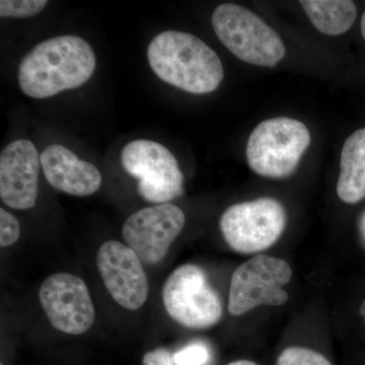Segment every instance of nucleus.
I'll return each mask as SVG.
<instances>
[{"instance_id": "f257e3e1", "label": "nucleus", "mask_w": 365, "mask_h": 365, "mask_svg": "<svg viewBox=\"0 0 365 365\" xmlns=\"http://www.w3.org/2000/svg\"><path fill=\"white\" fill-rule=\"evenodd\" d=\"M91 46L78 36H58L36 45L19 67L21 90L46 98L86 83L96 68Z\"/></svg>"}, {"instance_id": "6ab92c4d", "label": "nucleus", "mask_w": 365, "mask_h": 365, "mask_svg": "<svg viewBox=\"0 0 365 365\" xmlns=\"http://www.w3.org/2000/svg\"><path fill=\"white\" fill-rule=\"evenodd\" d=\"M21 235L20 222L9 211L0 209V246L1 248L11 246Z\"/></svg>"}, {"instance_id": "6e6552de", "label": "nucleus", "mask_w": 365, "mask_h": 365, "mask_svg": "<svg viewBox=\"0 0 365 365\" xmlns=\"http://www.w3.org/2000/svg\"><path fill=\"white\" fill-rule=\"evenodd\" d=\"M121 163L130 176L138 179V192L148 202L165 204L182 195L184 177L176 158L162 144L146 139L124 146Z\"/></svg>"}, {"instance_id": "0eeeda50", "label": "nucleus", "mask_w": 365, "mask_h": 365, "mask_svg": "<svg viewBox=\"0 0 365 365\" xmlns=\"http://www.w3.org/2000/svg\"><path fill=\"white\" fill-rule=\"evenodd\" d=\"M287 227L284 206L273 198L235 204L220 218L228 246L237 253L258 254L272 247Z\"/></svg>"}, {"instance_id": "ddd939ff", "label": "nucleus", "mask_w": 365, "mask_h": 365, "mask_svg": "<svg viewBox=\"0 0 365 365\" xmlns=\"http://www.w3.org/2000/svg\"><path fill=\"white\" fill-rule=\"evenodd\" d=\"M40 160L49 184L69 195L90 196L102 185V175L95 165L81 160L60 144L47 146Z\"/></svg>"}, {"instance_id": "39448f33", "label": "nucleus", "mask_w": 365, "mask_h": 365, "mask_svg": "<svg viewBox=\"0 0 365 365\" xmlns=\"http://www.w3.org/2000/svg\"><path fill=\"white\" fill-rule=\"evenodd\" d=\"M163 302L170 318L185 328H211L222 317L220 295L203 269L194 264H185L170 274L163 285Z\"/></svg>"}, {"instance_id": "412c9836", "label": "nucleus", "mask_w": 365, "mask_h": 365, "mask_svg": "<svg viewBox=\"0 0 365 365\" xmlns=\"http://www.w3.org/2000/svg\"><path fill=\"white\" fill-rule=\"evenodd\" d=\"M227 365H258L255 364V362L251 361V360L241 359V360H235V361L230 362Z\"/></svg>"}, {"instance_id": "b1692460", "label": "nucleus", "mask_w": 365, "mask_h": 365, "mask_svg": "<svg viewBox=\"0 0 365 365\" xmlns=\"http://www.w3.org/2000/svg\"><path fill=\"white\" fill-rule=\"evenodd\" d=\"M361 232H362V235H364V242H365V215H364V218H362Z\"/></svg>"}, {"instance_id": "4be33fe9", "label": "nucleus", "mask_w": 365, "mask_h": 365, "mask_svg": "<svg viewBox=\"0 0 365 365\" xmlns=\"http://www.w3.org/2000/svg\"><path fill=\"white\" fill-rule=\"evenodd\" d=\"M361 34L362 37H364V39L365 40V11L364 14H362L361 19Z\"/></svg>"}, {"instance_id": "7ed1b4c3", "label": "nucleus", "mask_w": 365, "mask_h": 365, "mask_svg": "<svg viewBox=\"0 0 365 365\" xmlns=\"http://www.w3.org/2000/svg\"><path fill=\"white\" fill-rule=\"evenodd\" d=\"M212 26L220 42L242 61L274 67L284 58L279 35L246 7L220 4L212 14Z\"/></svg>"}, {"instance_id": "f03ea898", "label": "nucleus", "mask_w": 365, "mask_h": 365, "mask_svg": "<svg viewBox=\"0 0 365 365\" xmlns=\"http://www.w3.org/2000/svg\"><path fill=\"white\" fill-rule=\"evenodd\" d=\"M148 57L158 78L195 95L217 90L225 78L218 55L191 34H158L148 45Z\"/></svg>"}, {"instance_id": "9d476101", "label": "nucleus", "mask_w": 365, "mask_h": 365, "mask_svg": "<svg viewBox=\"0 0 365 365\" xmlns=\"http://www.w3.org/2000/svg\"><path fill=\"white\" fill-rule=\"evenodd\" d=\"M39 299L56 330L81 335L95 322V307L85 282L71 273H56L42 283Z\"/></svg>"}, {"instance_id": "423d86ee", "label": "nucleus", "mask_w": 365, "mask_h": 365, "mask_svg": "<svg viewBox=\"0 0 365 365\" xmlns=\"http://www.w3.org/2000/svg\"><path fill=\"white\" fill-rule=\"evenodd\" d=\"M292 278V269L287 261L256 255L232 273L228 312L232 316L240 317L261 306H283L289 299L283 287Z\"/></svg>"}, {"instance_id": "dca6fc26", "label": "nucleus", "mask_w": 365, "mask_h": 365, "mask_svg": "<svg viewBox=\"0 0 365 365\" xmlns=\"http://www.w3.org/2000/svg\"><path fill=\"white\" fill-rule=\"evenodd\" d=\"M276 365H333L322 353L304 347H288L278 356Z\"/></svg>"}, {"instance_id": "4468645a", "label": "nucleus", "mask_w": 365, "mask_h": 365, "mask_svg": "<svg viewBox=\"0 0 365 365\" xmlns=\"http://www.w3.org/2000/svg\"><path fill=\"white\" fill-rule=\"evenodd\" d=\"M337 194L347 204L365 199V128L352 133L343 145Z\"/></svg>"}, {"instance_id": "9b49d317", "label": "nucleus", "mask_w": 365, "mask_h": 365, "mask_svg": "<svg viewBox=\"0 0 365 365\" xmlns=\"http://www.w3.org/2000/svg\"><path fill=\"white\" fill-rule=\"evenodd\" d=\"M97 265L108 292L120 306L136 311L148 297V279L143 262L128 246L108 241L97 254Z\"/></svg>"}, {"instance_id": "a211bd4d", "label": "nucleus", "mask_w": 365, "mask_h": 365, "mask_svg": "<svg viewBox=\"0 0 365 365\" xmlns=\"http://www.w3.org/2000/svg\"><path fill=\"white\" fill-rule=\"evenodd\" d=\"M210 359V349L202 342L191 343L174 354L176 365H206Z\"/></svg>"}, {"instance_id": "20e7f679", "label": "nucleus", "mask_w": 365, "mask_h": 365, "mask_svg": "<svg viewBox=\"0 0 365 365\" xmlns=\"http://www.w3.org/2000/svg\"><path fill=\"white\" fill-rule=\"evenodd\" d=\"M309 143V129L299 120L272 118L252 132L247 144V160L256 174L282 179L294 174Z\"/></svg>"}, {"instance_id": "f8f14e48", "label": "nucleus", "mask_w": 365, "mask_h": 365, "mask_svg": "<svg viewBox=\"0 0 365 365\" xmlns=\"http://www.w3.org/2000/svg\"><path fill=\"white\" fill-rule=\"evenodd\" d=\"M41 160L37 148L26 139L13 141L0 155V198L16 210L35 206Z\"/></svg>"}, {"instance_id": "1a4fd4ad", "label": "nucleus", "mask_w": 365, "mask_h": 365, "mask_svg": "<svg viewBox=\"0 0 365 365\" xmlns=\"http://www.w3.org/2000/svg\"><path fill=\"white\" fill-rule=\"evenodd\" d=\"M182 209L165 203L137 211L127 218L122 234L141 262L155 265L165 258L185 225Z\"/></svg>"}, {"instance_id": "aec40b11", "label": "nucleus", "mask_w": 365, "mask_h": 365, "mask_svg": "<svg viewBox=\"0 0 365 365\" xmlns=\"http://www.w3.org/2000/svg\"><path fill=\"white\" fill-rule=\"evenodd\" d=\"M143 365H176L174 354L165 348H157L146 353L143 356Z\"/></svg>"}, {"instance_id": "393cba45", "label": "nucleus", "mask_w": 365, "mask_h": 365, "mask_svg": "<svg viewBox=\"0 0 365 365\" xmlns=\"http://www.w3.org/2000/svg\"><path fill=\"white\" fill-rule=\"evenodd\" d=\"M0 365H4V364H0Z\"/></svg>"}, {"instance_id": "2eb2a0df", "label": "nucleus", "mask_w": 365, "mask_h": 365, "mask_svg": "<svg viewBox=\"0 0 365 365\" xmlns=\"http://www.w3.org/2000/svg\"><path fill=\"white\" fill-rule=\"evenodd\" d=\"M299 4L312 24L326 35L347 32L357 16L356 6L349 0H302Z\"/></svg>"}, {"instance_id": "f3484780", "label": "nucleus", "mask_w": 365, "mask_h": 365, "mask_svg": "<svg viewBox=\"0 0 365 365\" xmlns=\"http://www.w3.org/2000/svg\"><path fill=\"white\" fill-rule=\"evenodd\" d=\"M48 1L46 0H1V18H30L41 13Z\"/></svg>"}, {"instance_id": "5701e85b", "label": "nucleus", "mask_w": 365, "mask_h": 365, "mask_svg": "<svg viewBox=\"0 0 365 365\" xmlns=\"http://www.w3.org/2000/svg\"><path fill=\"white\" fill-rule=\"evenodd\" d=\"M359 313L361 314V317L364 319L365 322V299L364 302H362L361 306H360Z\"/></svg>"}]
</instances>
